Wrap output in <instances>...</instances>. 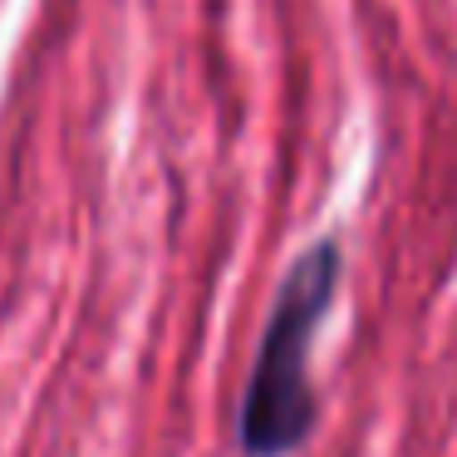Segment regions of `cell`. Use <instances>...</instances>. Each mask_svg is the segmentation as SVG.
<instances>
[{"label": "cell", "instance_id": "cell-1", "mask_svg": "<svg viewBox=\"0 0 457 457\" xmlns=\"http://www.w3.org/2000/svg\"><path fill=\"white\" fill-rule=\"evenodd\" d=\"M339 286V251L320 241L290 266L276 295L261 354L241 398V447L251 457H286L310 437L315 394H310V339L325 320Z\"/></svg>", "mask_w": 457, "mask_h": 457}]
</instances>
